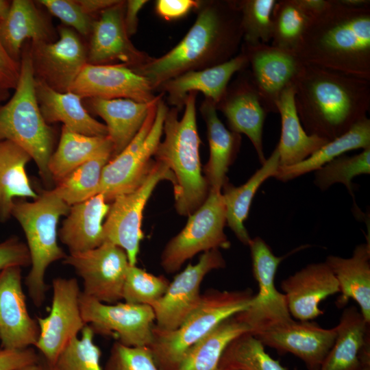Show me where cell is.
<instances>
[{
    "label": "cell",
    "mask_w": 370,
    "mask_h": 370,
    "mask_svg": "<svg viewBox=\"0 0 370 370\" xmlns=\"http://www.w3.org/2000/svg\"><path fill=\"white\" fill-rule=\"evenodd\" d=\"M370 148V119L367 117L352 127L347 132L328 141L301 162L291 166H280L273 177L287 182L316 171L345 152Z\"/></svg>",
    "instance_id": "obj_35"
},
{
    "label": "cell",
    "mask_w": 370,
    "mask_h": 370,
    "mask_svg": "<svg viewBox=\"0 0 370 370\" xmlns=\"http://www.w3.org/2000/svg\"><path fill=\"white\" fill-rule=\"evenodd\" d=\"M82 99H130L139 102L154 99L149 82L124 64H86L70 90Z\"/></svg>",
    "instance_id": "obj_20"
},
{
    "label": "cell",
    "mask_w": 370,
    "mask_h": 370,
    "mask_svg": "<svg viewBox=\"0 0 370 370\" xmlns=\"http://www.w3.org/2000/svg\"><path fill=\"white\" fill-rule=\"evenodd\" d=\"M293 87L304 129L328 141L367 118L370 110V80L304 65Z\"/></svg>",
    "instance_id": "obj_2"
},
{
    "label": "cell",
    "mask_w": 370,
    "mask_h": 370,
    "mask_svg": "<svg viewBox=\"0 0 370 370\" xmlns=\"http://www.w3.org/2000/svg\"><path fill=\"white\" fill-rule=\"evenodd\" d=\"M10 99L0 106V140H10L25 150L35 161L47 182L52 179L48 164L53 153L54 133L45 121L37 101L30 42L22 49L20 76Z\"/></svg>",
    "instance_id": "obj_5"
},
{
    "label": "cell",
    "mask_w": 370,
    "mask_h": 370,
    "mask_svg": "<svg viewBox=\"0 0 370 370\" xmlns=\"http://www.w3.org/2000/svg\"><path fill=\"white\" fill-rule=\"evenodd\" d=\"M94 331L86 325L81 338L75 337L65 347L54 367L57 370H102L101 351L94 343Z\"/></svg>",
    "instance_id": "obj_43"
},
{
    "label": "cell",
    "mask_w": 370,
    "mask_h": 370,
    "mask_svg": "<svg viewBox=\"0 0 370 370\" xmlns=\"http://www.w3.org/2000/svg\"><path fill=\"white\" fill-rule=\"evenodd\" d=\"M241 14L243 43L268 44L271 40L272 12L276 0L236 1Z\"/></svg>",
    "instance_id": "obj_42"
},
{
    "label": "cell",
    "mask_w": 370,
    "mask_h": 370,
    "mask_svg": "<svg viewBox=\"0 0 370 370\" xmlns=\"http://www.w3.org/2000/svg\"><path fill=\"white\" fill-rule=\"evenodd\" d=\"M169 282L162 276H156L136 265L127 270L122 299L125 302L151 306L165 293Z\"/></svg>",
    "instance_id": "obj_44"
},
{
    "label": "cell",
    "mask_w": 370,
    "mask_h": 370,
    "mask_svg": "<svg viewBox=\"0 0 370 370\" xmlns=\"http://www.w3.org/2000/svg\"><path fill=\"white\" fill-rule=\"evenodd\" d=\"M148 2L146 0H129L125 1L124 23L126 32L130 37L136 34L138 27V14Z\"/></svg>",
    "instance_id": "obj_51"
},
{
    "label": "cell",
    "mask_w": 370,
    "mask_h": 370,
    "mask_svg": "<svg viewBox=\"0 0 370 370\" xmlns=\"http://www.w3.org/2000/svg\"><path fill=\"white\" fill-rule=\"evenodd\" d=\"M82 319L94 332L112 336L129 347H149L153 339L155 314L149 305L127 302L107 304L81 292Z\"/></svg>",
    "instance_id": "obj_12"
},
{
    "label": "cell",
    "mask_w": 370,
    "mask_h": 370,
    "mask_svg": "<svg viewBox=\"0 0 370 370\" xmlns=\"http://www.w3.org/2000/svg\"><path fill=\"white\" fill-rule=\"evenodd\" d=\"M35 91L41 114L47 122H62L70 130L91 136H108V129L90 116L82 98L72 92L56 91L35 78Z\"/></svg>",
    "instance_id": "obj_27"
},
{
    "label": "cell",
    "mask_w": 370,
    "mask_h": 370,
    "mask_svg": "<svg viewBox=\"0 0 370 370\" xmlns=\"http://www.w3.org/2000/svg\"><path fill=\"white\" fill-rule=\"evenodd\" d=\"M40 334L29 315L21 284V267L0 271V341L3 349H25L36 345Z\"/></svg>",
    "instance_id": "obj_21"
},
{
    "label": "cell",
    "mask_w": 370,
    "mask_h": 370,
    "mask_svg": "<svg viewBox=\"0 0 370 370\" xmlns=\"http://www.w3.org/2000/svg\"><path fill=\"white\" fill-rule=\"evenodd\" d=\"M249 332L234 315L224 320L186 353L177 370H221L219 361L226 346L238 336Z\"/></svg>",
    "instance_id": "obj_37"
},
{
    "label": "cell",
    "mask_w": 370,
    "mask_h": 370,
    "mask_svg": "<svg viewBox=\"0 0 370 370\" xmlns=\"http://www.w3.org/2000/svg\"><path fill=\"white\" fill-rule=\"evenodd\" d=\"M249 66L248 58L241 51L232 59L216 66L192 71L162 84L158 89L167 93L168 102L180 110L188 93L201 92L216 106L224 96L232 77Z\"/></svg>",
    "instance_id": "obj_24"
},
{
    "label": "cell",
    "mask_w": 370,
    "mask_h": 370,
    "mask_svg": "<svg viewBox=\"0 0 370 370\" xmlns=\"http://www.w3.org/2000/svg\"><path fill=\"white\" fill-rule=\"evenodd\" d=\"M70 206L53 191H44L32 202H14L12 215L21 224L27 242L32 268L25 279L29 295L37 307L42 306L48 286L45 273L52 262L65 258L57 242V225Z\"/></svg>",
    "instance_id": "obj_7"
},
{
    "label": "cell",
    "mask_w": 370,
    "mask_h": 370,
    "mask_svg": "<svg viewBox=\"0 0 370 370\" xmlns=\"http://www.w3.org/2000/svg\"><path fill=\"white\" fill-rule=\"evenodd\" d=\"M53 30L46 17L29 0H14L8 14L0 18V40L9 56L20 63L24 44L52 42Z\"/></svg>",
    "instance_id": "obj_29"
},
{
    "label": "cell",
    "mask_w": 370,
    "mask_h": 370,
    "mask_svg": "<svg viewBox=\"0 0 370 370\" xmlns=\"http://www.w3.org/2000/svg\"><path fill=\"white\" fill-rule=\"evenodd\" d=\"M225 267L219 249L204 252L195 264H189L169 283L163 296L150 306L155 314V326L166 331L177 329L199 305V288L204 277Z\"/></svg>",
    "instance_id": "obj_15"
},
{
    "label": "cell",
    "mask_w": 370,
    "mask_h": 370,
    "mask_svg": "<svg viewBox=\"0 0 370 370\" xmlns=\"http://www.w3.org/2000/svg\"><path fill=\"white\" fill-rule=\"evenodd\" d=\"M58 30L56 41L31 42L30 54L35 78L66 92L87 64V49L75 30L66 26Z\"/></svg>",
    "instance_id": "obj_16"
},
{
    "label": "cell",
    "mask_w": 370,
    "mask_h": 370,
    "mask_svg": "<svg viewBox=\"0 0 370 370\" xmlns=\"http://www.w3.org/2000/svg\"><path fill=\"white\" fill-rule=\"evenodd\" d=\"M112 145L108 136H87L63 125L58 148L49 161L48 169L52 179L60 182L77 167Z\"/></svg>",
    "instance_id": "obj_36"
},
{
    "label": "cell",
    "mask_w": 370,
    "mask_h": 370,
    "mask_svg": "<svg viewBox=\"0 0 370 370\" xmlns=\"http://www.w3.org/2000/svg\"><path fill=\"white\" fill-rule=\"evenodd\" d=\"M197 92L188 94L184 112L168 109L163 124L164 138L159 143L155 160L164 164L174 177L175 207L177 213L189 216L206 200L210 186L202 175L199 148L201 143L196 119Z\"/></svg>",
    "instance_id": "obj_4"
},
{
    "label": "cell",
    "mask_w": 370,
    "mask_h": 370,
    "mask_svg": "<svg viewBox=\"0 0 370 370\" xmlns=\"http://www.w3.org/2000/svg\"><path fill=\"white\" fill-rule=\"evenodd\" d=\"M110 205L102 193L71 206L59 237L70 253L95 249L104 242L103 221Z\"/></svg>",
    "instance_id": "obj_30"
},
{
    "label": "cell",
    "mask_w": 370,
    "mask_h": 370,
    "mask_svg": "<svg viewBox=\"0 0 370 370\" xmlns=\"http://www.w3.org/2000/svg\"><path fill=\"white\" fill-rule=\"evenodd\" d=\"M246 53L251 80L267 113H278L282 92L293 83L304 66L297 56L268 44H242Z\"/></svg>",
    "instance_id": "obj_18"
},
{
    "label": "cell",
    "mask_w": 370,
    "mask_h": 370,
    "mask_svg": "<svg viewBox=\"0 0 370 370\" xmlns=\"http://www.w3.org/2000/svg\"><path fill=\"white\" fill-rule=\"evenodd\" d=\"M17 370H42V369L40 363L38 362V363L25 366Z\"/></svg>",
    "instance_id": "obj_58"
},
{
    "label": "cell",
    "mask_w": 370,
    "mask_h": 370,
    "mask_svg": "<svg viewBox=\"0 0 370 370\" xmlns=\"http://www.w3.org/2000/svg\"><path fill=\"white\" fill-rule=\"evenodd\" d=\"M310 18L298 0L276 1L272 12L271 45L295 53Z\"/></svg>",
    "instance_id": "obj_40"
},
{
    "label": "cell",
    "mask_w": 370,
    "mask_h": 370,
    "mask_svg": "<svg viewBox=\"0 0 370 370\" xmlns=\"http://www.w3.org/2000/svg\"><path fill=\"white\" fill-rule=\"evenodd\" d=\"M251 334L264 346L299 358L308 370H319L334 343L336 330L335 327L323 328L314 322L293 318Z\"/></svg>",
    "instance_id": "obj_17"
},
{
    "label": "cell",
    "mask_w": 370,
    "mask_h": 370,
    "mask_svg": "<svg viewBox=\"0 0 370 370\" xmlns=\"http://www.w3.org/2000/svg\"><path fill=\"white\" fill-rule=\"evenodd\" d=\"M20 76V63L13 60L0 40V82L6 89H15Z\"/></svg>",
    "instance_id": "obj_50"
},
{
    "label": "cell",
    "mask_w": 370,
    "mask_h": 370,
    "mask_svg": "<svg viewBox=\"0 0 370 370\" xmlns=\"http://www.w3.org/2000/svg\"><path fill=\"white\" fill-rule=\"evenodd\" d=\"M31 264L27 246L16 238H10L0 243V271L13 266Z\"/></svg>",
    "instance_id": "obj_47"
},
{
    "label": "cell",
    "mask_w": 370,
    "mask_h": 370,
    "mask_svg": "<svg viewBox=\"0 0 370 370\" xmlns=\"http://www.w3.org/2000/svg\"><path fill=\"white\" fill-rule=\"evenodd\" d=\"M53 299L48 316L37 318L40 334L36 347L49 365L54 366L67 344L86 325L79 308L80 291L75 278H55Z\"/></svg>",
    "instance_id": "obj_13"
},
{
    "label": "cell",
    "mask_w": 370,
    "mask_h": 370,
    "mask_svg": "<svg viewBox=\"0 0 370 370\" xmlns=\"http://www.w3.org/2000/svg\"><path fill=\"white\" fill-rule=\"evenodd\" d=\"M362 370H370V367H365Z\"/></svg>",
    "instance_id": "obj_59"
},
{
    "label": "cell",
    "mask_w": 370,
    "mask_h": 370,
    "mask_svg": "<svg viewBox=\"0 0 370 370\" xmlns=\"http://www.w3.org/2000/svg\"><path fill=\"white\" fill-rule=\"evenodd\" d=\"M288 311L298 321H311L323 314L320 303L339 293L336 276L326 262L309 264L281 282Z\"/></svg>",
    "instance_id": "obj_23"
},
{
    "label": "cell",
    "mask_w": 370,
    "mask_h": 370,
    "mask_svg": "<svg viewBox=\"0 0 370 370\" xmlns=\"http://www.w3.org/2000/svg\"><path fill=\"white\" fill-rule=\"evenodd\" d=\"M188 217L186 226L162 251L161 265L169 273L177 271L201 251L230 247L224 232L226 215L221 191L210 189L204 202Z\"/></svg>",
    "instance_id": "obj_9"
},
{
    "label": "cell",
    "mask_w": 370,
    "mask_h": 370,
    "mask_svg": "<svg viewBox=\"0 0 370 370\" xmlns=\"http://www.w3.org/2000/svg\"><path fill=\"white\" fill-rule=\"evenodd\" d=\"M106 370H159L148 347H129L119 342L111 349Z\"/></svg>",
    "instance_id": "obj_45"
},
{
    "label": "cell",
    "mask_w": 370,
    "mask_h": 370,
    "mask_svg": "<svg viewBox=\"0 0 370 370\" xmlns=\"http://www.w3.org/2000/svg\"><path fill=\"white\" fill-rule=\"evenodd\" d=\"M11 5V1L0 0V18H3L8 13Z\"/></svg>",
    "instance_id": "obj_55"
},
{
    "label": "cell",
    "mask_w": 370,
    "mask_h": 370,
    "mask_svg": "<svg viewBox=\"0 0 370 370\" xmlns=\"http://www.w3.org/2000/svg\"><path fill=\"white\" fill-rule=\"evenodd\" d=\"M254 293L251 289H212L175 330L166 331L153 326L148 347L159 370H177L188 350L224 320L245 310Z\"/></svg>",
    "instance_id": "obj_6"
},
{
    "label": "cell",
    "mask_w": 370,
    "mask_h": 370,
    "mask_svg": "<svg viewBox=\"0 0 370 370\" xmlns=\"http://www.w3.org/2000/svg\"><path fill=\"white\" fill-rule=\"evenodd\" d=\"M264 347L250 332L242 334L226 346L219 367L221 370H287L271 358Z\"/></svg>",
    "instance_id": "obj_39"
},
{
    "label": "cell",
    "mask_w": 370,
    "mask_h": 370,
    "mask_svg": "<svg viewBox=\"0 0 370 370\" xmlns=\"http://www.w3.org/2000/svg\"><path fill=\"white\" fill-rule=\"evenodd\" d=\"M241 14L236 1L201 2L197 18L180 42L166 53L132 68L152 88L185 73L222 64L242 46Z\"/></svg>",
    "instance_id": "obj_1"
},
{
    "label": "cell",
    "mask_w": 370,
    "mask_h": 370,
    "mask_svg": "<svg viewBox=\"0 0 370 370\" xmlns=\"http://www.w3.org/2000/svg\"><path fill=\"white\" fill-rule=\"evenodd\" d=\"M125 1L119 2L99 14L90 32L87 63L95 65L124 64L138 67L151 57L132 44L124 23Z\"/></svg>",
    "instance_id": "obj_19"
},
{
    "label": "cell",
    "mask_w": 370,
    "mask_h": 370,
    "mask_svg": "<svg viewBox=\"0 0 370 370\" xmlns=\"http://www.w3.org/2000/svg\"><path fill=\"white\" fill-rule=\"evenodd\" d=\"M249 247L258 291L248 308L234 317L247 325L252 334L293 317L284 293L280 292L275 284L278 268L285 256H275L269 245L259 236L251 238Z\"/></svg>",
    "instance_id": "obj_11"
},
{
    "label": "cell",
    "mask_w": 370,
    "mask_h": 370,
    "mask_svg": "<svg viewBox=\"0 0 370 370\" xmlns=\"http://www.w3.org/2000/svg\"><path fill=\"white\" fill-rule=\"evenodd\" d=\"M38 2L77 34H90L95 21L83 11L76 0H40Z\"/></svg>",
    "instance_id": "obj_46"
},
{
    "label": "cell",
    "mask_w": 370,
    "mask_h": 370,
    "mask_svg": "<svg viewBox=\"0 0 370 370\" xmlns=\"http://www.w3.org/2000/svg\"><path fill=\"white\" fill-rule=\"evenodd\" d=\"M200 112L206 123L210 156L204 167L210 189L221 191L228 181L227 173L234 163L241 145V136L227 130L219 119L216 106L205 99Z\"/></svg>",
    "instance_id": "obj_31"
},
{
    "label": "cell",
    "mask_w": 370,
    "mask_h": 370,
    "mask_svg": "<svg viewBox=\"0 0 370 370\" xmlns=\"http://www.w3.org/2000/svg\"><path fill=\"white\" fill-rule=\"evenodd\" d=\"M240 75L228 87L217 105L225 116L230 130L246 135L252 143L261 164L265 160L263 148V127L267 112L251 80L249 70Z\"/></svg>",
    "instance_id": "obj_22"
},
{
    "label": "cell",
    "mask_w": 370,
    "mask_h": 370,
    "mask_svg": "<svg viewBox=\"0 0 370 370\" xmlns=\"http://www.w3.org/2000/svg\"><path fill=\"white\" fill-rule=\"evenodd\" d=\"M325 262L338 283L340 295L335 302L338 308L350 299L357 302L360 312L370 323V242L356 245L349 258L328 256Z\"/></svg>",
    "instance_id": "obj_26"
},
{
    "label": "cell",
    "mask_w": 370,
    "mask_h": 370,
    "mask_svg": "<svg viewBox=\"0 0 370 370\" xmlns=\"http://www.w3.org/2000/svg\"><path fill=\"white\" fill-rule=\"evenodd\" d=\"M301 7L312 16L323 11L330 0H298Z\"/></svg>",
    "instance_id": "obj_53"
},
{
    "label": "cell",
    "mask_w": 370,
    "mask_h": 370,
    "mask_svg": "<svg viewBox=\"0 0 370 370\" xmlns=\"http://www.w3.org/2000/svg\"><path fill=\"white\" fill-rule=\"evenodd\" d=\"M281 117V136L277 149L280 166H291L303 161L328 140L308 134L299 120L295 104L293 85L286 88L277 102Z\"/></svg>",
    "instance_id": "obj_32"
},
{
    "label": "cell",
    "mask_w": 370,
    "mask_h": 370,
    "mask_svg": "<svg viewBox=\"0 0 370 370\" xmlns=\"http://www.w3.org/2000/svg\"><path fill=\"white\" fill-rule=\"evenodd\" d=\"M168 109L160 97L128 145L104 166L98 194L102 193L107 201L136 190L149 175L155 164L152 156L161 141Z\"/></svg>",
    "instance_id": "obj_8"
},
{
    "label": "cell",
    "mask_w": 370,
    "mask_h": 370,
    "mask_svg": "<svg viewBox=\"0 0 370 370\" xmlns=\"http://www.w3.org/2000/svg\"><path fill=\"white\" fill-rule=\"evenodd\" d=\"M201 4V1L195 0H158L155 10L158 16L171 21L184 17L193 9H199Z\"/></svg>",
    "instance_id": "obj_49"
},
{
    "label": "cell",
    "mask_w": 370,
    "mask_h": 370,
    "mask_svg": "<svg viewBox=\"0 0 370 370\" xmlns=\"http://www.w3.org/2000/svg\"><path fill=\"white\" fill-rule=\"evenodd\" d=\"M40 357L34 349H0V370H17L25 366L38 363Z\"/></svg>",
    "instance_id": "obj_48"
},
{
    "label": "cell",
    "mask_w": 370,
    "mask_h": 370,
    "mask_svg": "<svg viewBox=\"0 0 370 370\" xmlns=\"http://www.w3.org/2000/svg\"><path fill=\"white\" fill-rule=\"evenodd\" d=\"M341 3L352 7H365L370 5L369 0H341Z\"/></svg>",
    "instance_id": "obj_54"
},
{
    "label": "cell",
    "mask_w": 370,
    "mask_h": 370,
    "mask_svg": "<svg viewBox=\"0 0 370 370\" xmlns=\"http://www.w3.org/2000/svg\"><path fill=\"white\" fill-rule=\"evenodd\" d=\"M39 363L42 370H57L54 366L47 363L42 357L40 358Z\"/></svg>",
    "instance_id": "obj_56"
},
{
    "label": "cell",
    "mask_w": 370,
    "mask_h": 370,
    "mask_svg": "<svg viewBox=\"0 0 370 370\" xmlns=\"http://www.w3.org/2000/svg\"><path fill=\"white\" fill-rule=\"evenodd\" d=\"M9 96V90L4 88L0 82V103L5 101Z\"/></svg>",
    "instance_id": "obj_57"
},
{
    "label": "cell",
    "mask_w": 370,
    "mask_h": 370,
    "mask_svg": "<svg viewBox=\"0 0 370 370\" xmlns=\"http://www.w3.org/2000/svg\"><path fill=\"white\" fill-rule=\"evenodd\" d=\"M279 166V153L275 147L261 167L245 184L235 186L227 181L221 188L226 225L245 245L249 246L251 240L244 223L248 217L253 199L260 186L269 177H273Z\"/></svg>",
    "instance_id": "obj_33"
},
{
    "label": "cell",
    "mask_w": 370,
    "mask_h": 370,
    "mask_svg": "<svg viewBox=\"0 0 370 370\" xmlns=\"http://www.w3.org/2000/svg\"><path fill=\"white\" fill-rule=\"evenodd\" d=\"M164 93L149 102L130 99H88L91 110L106 122L108 136L113 145V156L121 153L138 133L151 108Z\"/></svg>",
    "instance_id": "obj_28"
},
{
    "label": "cell",
    "mask_w": 370,
    "mask_h": 370,
    "mask_svg": "<svg viewBox=\"0 0 370 370\" xmlns=\"http://www.w3.org/2000/svg\"><path fill=\"white\" fill-rule=\"evenodd\" d=\"M64 262L72 266L82 278V293L86 295L108 304L122 299L130 263L120 247L105 241L95 249L70 253Z\"/></svg>",
    "instance_id": "obj_14"
},
{
    "label": "cell",
    "mask_w": 370,
    "mask_h": 370,
    "mask_svg": "<svg viewBox=\"0 0 370 370\" xmlns=\"http://www.w3.org/2000/svg\"><path fill=\"white\" fill-rule=\"evenodd\" d=\"M314 172V184L321 190L341 183L355 202L352 180L356 176L370 173V148L352 156L341 155Z\"/></svg>",
    "instance_id": "obj_41"
},
{
    "label": "cell",
    "mask_w": 370,
    "mask_h": 370,
    "mask_svg": "<svg viewBox=\"0 0 370 370\" xmlns=\"http://www.w3.org/2000/svg\"><path fill=\"white\" fill-rule=\"evenodd\" d=\"M369 324L356 306L346 307L335 326L334 343L319 370H362L370 367Z\"/></svg>",
    "instance_id": "obj_25"
},
{
    "label": "cell",
    "mask_w": 370,
    "mask_h": 370,
    "mask_svg": "<svg viewBox=\"0 0 370 370\" xmlns=\"http://www.w3.org/2000/svg\"><path fill=\"white\" fill-rule=\"evenodd\" d=\"M32 158L22 147L8 140H0V220L10 215L16 197L37 199L25 166Z\"/></svg>",
    "instance_id": "obj_34"
},
{
    "label": "cell",
    "mask_w": 370,
    "mask_h": 370,
    "mask_svg": "<svg viewBox=\"0 0 370 370\" xmlns=\"http://www.w3.org/2000/svg\"><path fill=\"white\" fill-rule=\"evenodd\" d=\"M164 180L174 184L169 169L155 160L145 181L136 190L115 197L110 206L103 225L104 242L122 248L130 265L136 264L140 243L143 238L142 219L145 206L157 184Z\"/></svg>",
    "instance_id": "obj_10"
},
{
    "label": "cell",
    "mask_w": 370,
    "mask_h": 370,
    "mask_svg": "<svg viewBox=\"0 0 370 370\" xmlns=\"http://www.w3.org/2000/svg\"><path fill=\"white\" fill-rule=\"evenodd\" d=\"M295 54L305 66L370 80V5L330 0L311 16Z\"/></svg>",
    "instance_id": "obj_3"
},
{
    "label": "cell",
    "mask_w": 370,
    "mask_h": 370,
    "mask_svg": "<svg viewBox=\"0 0 370 370\" xmlns=\"http://www.w3.org/2000/svg\"><path fill=\"white\" fill-rule=\"evenodd\" d=\"M112 156V145L74 169L52 191L70 206L96 195L103 169Z\"/></svg>",
    "instance_id": "obj_38"
},
{
    "label": "cell",
    "mask_w": 370,
    "mask_h": 370,
    "mask_svg": "<svg viewBox=\"0 0 370 370\" xmlns=\"http://www.w3.org/2000/svg\"><path fill=\"white\" fill-rule=\"evenodd\" d=\"M83 11L89 16L100 13L103 10L118 3V0H76Z\"/></svg>",
    "instance_id": "obj_52"
}]
</instances>
